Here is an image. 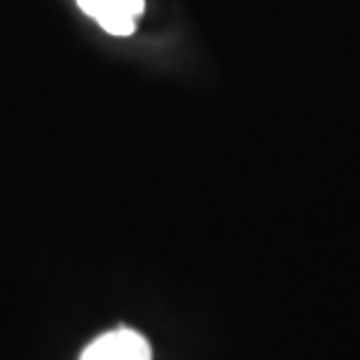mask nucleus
<instances>
[{
  "instance_id": "nucleus-2",
  "label": "nucleus",
  "mask_w": 360,
  "mask_h": 360,
  "mask_svg": "<svg viewBox=\"0 0 360 360\" xmlns=\"http://www.w3.org/2000/svg\"><path fill=\"white\" fill-rule=\"evenodd\" d=\"M77 5L103 31L127 38L136 31V17L143 14L146 0H77Z\"/></svg>"
},
{
  "instance_id": "nucleus-1",
  "label": "nucleus",
  "mask_w": 360,
  "mask_h": 360,
  "mask_svg": "<svg viewBox=\"0 0 360 360\" xmlns=\"http://www.w3.org/2000/svg\"><path fill=\"white\" fill-rule=\"evenodd\" d=\"M80 360H153V349L141 333L117 328L96 337L82 351Z\"/></svg>"
}]
</instances>
